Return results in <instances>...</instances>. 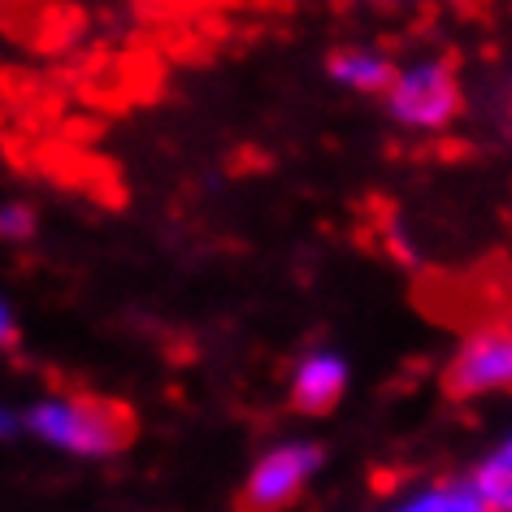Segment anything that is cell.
Masks as SVG:
<instances>
[{
	"label": "cell",
	"instance_id": "obj_1",
	"mask_svg": "<svg viewBox=\"0 0 512 512\" xmlns=\"http://www.w3.org/2000/svg\"><path fill=\"white\" fill-rule=\"evenodd\" d=\"M22 430L70 456H113L131 443L135 421L122 404L100 395H44L22 413Z\"/></svg>",
	"mask_w": 512,
	"mask_h": 512
},
{
	"label": "cell",
	"instance_id": "obj_2",
	"mask_svg": "<svg viewBox=\"0 0 512 512\" xmlns=\"http://www.w3.org/2000/svg\"><path fill=\"white\" fill-rule=\"evenodd\" d=\"M387 113L408 131H443L460 113V79L439 57H421L395 66L391 87L382 92Z\"/></svg>",
	"mask_w": 512,
	"mask_h": 512
},
{
	"label": "cell",
	"instance_id": "obj_3",
	"mask_svg": "<svg viewBox=\"0 0 512 512\" xmlns=\"http://www.w3.org/2000/svg\"><path fill=\"white\" fill-rule=\"evenodd\" d=\"M443 387L456 400H486V395L512 391V326L469 330L447 361Z\"/></svg>",
	"mask_w": 512,
	"mask_h": 512
},
{
	"label": "cell",
	"instance_id": "obj_4",
	"mask_svg": "<svg viewBox=\"0 0 512 512\" xmlns=\"http://www.w3.org/2000/svg\"><path fill=\"white\" fill-rule=\"evenodd\" d=\"M322 447L291 439L270 447L252 465L248 482H243V512H283L309 491V482L322 473Z\"/></svg>",
	"mask_w": 512,
	"mask_h": 512
},
{
	"label": "cell",
	"instance_id": "obj_5",
	"mask_svg": "<svg viewBox=\"0 0 512 512\" xmlns=\"http://www.w3.org/2000/svg\"><path fill=\"white\" fill-rule=\"evenodd\" d=\"M348 378H352V369L335 348L304 352L296 361V369H291V404L309 417H322L343 400Z\"/></svg>",
	"mask_w": 512,
	"mask_h": 512
},
{
	"label": "cell",
	"instance_id": "obj_6",
	"mask_svg": "<svg viewBox=\"0 0 512 512\" xmlns=\"http://www.w3.org/2000/svg\"><path fill=\"white\" fill-rule=\"evenodd\" d=\"M326 74L339 87H348V92L382 96L395 79V61L387 53H378V48H339V53H330Z\"/></svg>",
	"mask_w": 512,
	"mask_h": 512
},
{
	"label": "cell",
	"instance_id": "obj_7",
	"mask_svg": "<svg viewBox=\"0 0 512 512\" xmlns=\"http://www.w3.org/2000/svg\"><path fill=\"white\" fill-rule=\"evenodd\" d=\"M387 512H491L482 504V495L473 491L469 478H452V482H430L417 491L400 495Z\"/></svg>",
	"mask_w": 512,
	"mask_h": 512
},
{
	"label": "cell",
	"instance_id": "obj_8",
	"mask_svg": "<svg viewBox=\"0 0 512 512\" xmlns=\"http://www.w3.org/2000/svg\"><path fill=\"white\" fill-rule=\"evenodd\" d=\"M469 482L491 512H512V434L495 452L482 456V465L469 473Z\"/></svg>",
	"mask_w": 512,
	"mask_h": 512
},
{
	"label": "cell",
	"instance_id": "obj_9",
	"mask_svg": "<svg viewBox=\"0 0 512 512\" xmlns=\"http://www.w3.org/2000/svg\"><path fill=\"white\" fill-rule=\"evenodd\" d=\"M40 230V213L27 200H5L0 204V243H27Z\"/></svg>",
	"mask_w": 512,
	"mask_h": 512
},
{
	"label": "cell",
	"instance_id": "obj_10",
	"mask_svg": "<svg viewBox=\"0 0 512 512\" xmlns=\"http://www.w3.org/2000/svg\"><path fill=\"white\" fill-rule=\"evenodd\" d=\"M14 339H18V313L5 291H0V348H14Z\"/></svg>",
	"mask_w": 512,
	"mask_h": 512
},
{
	"label": "cell",
	"instance_id": "obj_11",
	"mask_svg": "<svg viewBox=\"0 0 512 512\" xmlns=\"http://www.w3.org/2000/svg\"><path fill=\"white\" fill-rule=\"evenodd\" d=\"M22 430V413H9V408H0V439H14Z\"/></svg>",
	"mask_w": 512,
	"mask_h": 512
}]
</instances>
